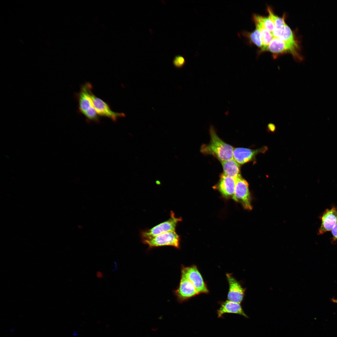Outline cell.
Here are the masks:
<instances>
[{"mask_svg": "<svg viewBox=\"0 0 337 337\" xmlns=\"http://www.w3.org/2000/svg\"><path fill=\"white\" fill-rule=\"evenodd\" d=\"M210 136V143L202 145L200 151L205 154L212 155L221 162L233 159L234 148L222 140L217 135L214 127L210 126L209 128Z\"/></svg>", "mask_w": 337, "mask_h": 337, "instance_id": "1", "label": "cell"}, {"mask_svg": "<svg viewBox=\"0 0 337 337\" xmlns=\"http://www.w3.org/2000/svg\"><path fill=\"white\" fill-rule=\"evenodd\" d=\"M142 240L143 243L150 248L163 246H171L177 248L180 247V237L175 231L167 232Z\"/></svg>", "mask_w": 337, "mask_h": 337, "instance_id": "2", "label": "cell"}, {"mask_svg": "<svg viewBox=\"0 0 337 337\" xmlns=\"http://www.w3.org/2000/svg\"><path fill=\"white\" fill-rule=\"evenodd\" d=\"M182 221L181 217H177L174 213L171 212L170 218L153 227L142 231L140 235L142 239L151 237L168 232L175 231L178 222Z\"/></svg>", "mask_w": 337, "mask_h": 337, "instance_id": "3", "label": "cell"}, {"mask_svg": "<svg viewBox=\"0 0 337 337\" xmlns=\"http://www.w3.org/2000/svg\"><path fill=\"white\" fill-rule=\"evenodd\" d=\"M266 51L271 52L274 58L280 54L289 53L292 55L294 59L297 61H300L303 60V57L300 54V49L275 37H274Z\"/></svg>", "mask_w": 337, "mask_h": 337, "instance_id": "4", "label": "cell"}, {"mask_svg": "<svg viewBox=\"0 0 337 337\" xmlns=\"http://www.w3.org/2000/svg\"><path fill=\"white\" fill-rule=\"evenodd\" d=\"M232 198L234 201L240 203L245 209L248 210L252 209L249 184L242 177L237 179L235 190Z\"/></svg>", "mask_w": 337, "mask_h": 337, "instance_id": "5", "label": "cell"}, {"mask_svg": "<svg viewBox=\"0 0 337 337\" xmlns=\"http://www.w3.org/2000/svg\"><path fill=\"white\" fill-rule=\"evenodd\" d=\"M181 272H183L192 283L198 294L207 293L208 290L203 278L195 265L182 266Z\"/></svg>", "mask_w": 337, "mask_h": 337, "instance_id": "6", "label": "cell"}, {"mask_svg": "<svg viewBox=\"0 0 337 337\" xmlns=\"http://www.w3.org/2000/svg\"><path fill=\"white\" fill-rule=\"evenodd\" d=\"M175 293L179 302H183L199 294L192 283L182 272L179 285Z\"/></svg>", "mask_w": 337, "mask_h": 337, "instance_id": "7", "label": "cell"}, {"mask_svg": "<svg viewBox=\"0 0 337 337\" xmlns=\"http://www.w3.org/2000/svg\"><path fill=\"white\" fill-rule=\"evenodd\" d=\"M91 96L93 106L98 115L109 118L114 121L120 117H125L124 113L112 111L106 102L96 97L92 92Z\"/></svg>", "mask_w": 337, "mask_h": 337, "instance_id": "8", "label": "cell"}, {"mask_svg": "<svg viewBox=\"0 0 337 337\" xmlns=\"http://www.w3.org/2000/svg\"><path fill=\"white\" fill-rule=\"evenodd\" d=\"M320 218L321 220V224L318 230V234L322 235L331 231L337 223V208L333 206L330 209H326Z\"/></svg>", "mask_w": 337, "mask_h": 337, "instance_id": "9", "label": "cell"}, {"mask_svg": "<svg viewBox=\"0 0 337 337\" xmlns=\"http://www.w3.org/2000/svg\"><path fill=\"white\" fill-rule=\"evenodd\" d=\"M226 276L229 285L228 300L240 304L243 299L245 289L232 274L227 273Z\"/></svg>", "mask_w": 337, "mask_h": 337, "instance_id": "10", "label": "cell"}, {"mask_svg": "<svg viewBox=\"0 0 337 337\" xmlns=\"http://www.w3.org/2000/svg\"><path fill=\"white\" fill-rule=\"evenodd\" d=\"M267 148L264 147L256 149H252L243 148L234 149L233 159L239 164H242L252 161L258 154L264 152Z\"/></svg>", "mask_w": 337, "mask_h": 337, "instance_id": "11", "label": "cell"}, {"mask_svg": "<svg viewBox=\"0 0 337 337\" xmlns=\"http://www.w3.org/2000/svg\"><path fill=\"white\" fill-rule=\"evenodd\" d=\"M92 87L90 83H86L82 86L79 93V108L83 114L91 108L94 107L91 96Z\"/></svg>", "mask_w": 337, "mask_h": 337, "instance_id": "12", "label": "cell"}, {"mask_svg": "<svg viewBox=\"0 0 337 337\" xmlns=\"http://www.w3.org/2000/svg\"><path fill=\"white\" fill-rule=\"evenodd\" d=\"M237 179L228 176L224 173L221 175L218 188L220 192L224 197H232Z\"/></svg>", "mask_w": 337, "mask_h": 337, "instance_id": "13", "label": "cell"}, {"mask_svg": "<svg viewBox=\"0 0 337 337\" xmlns=\"http://www.w3.org/2000/svg\"><path fill=\"white\" fill-rule=\"evenodd\" d=\"M274 37L285 41L300 49L298 42L290 28L286 24L278 29L274 28L272 33Z\"/></svg>", "mask_w": 337, "mask_h": 337, "instance_id": "14", "label": "cell"}, {"mask_svg": "<svg viewBox=\"0 0 337 337\" xmlns=\"http://www.w3.org/2000/svg\"><path fill=\"white\" fill-rule=\"evenodd\" d=\"M218 318H221L226 313L236 314L245 317L248 316L245 313L240 303L227 300L221 303L220 308L217 310Z\"/></svg>", "mask_w": 337, "mask_h": 337, "instance_id": "15", "label": "cell"}, {"mask_svg": "<svg viewBox=\"0 0 337 337\" xmlns=\"http://www.w3.org/2000/svg\"><path fill=\"white\" fill-rule=\"evenodd\" d=\"M252 20L255 25L258 27L260 32L262 44L261 51V52L266 51L274 37L264 26L261 20L260 15L254 14L252 15Z\"/></svg>", "mask_w": 337, "mask_h": 337, "instance_id": "16", "label": "cell"}, {"mask_svg": "<svg viewBox=\"0 0 337 337\" xmlns=\"http://www.w3.org/2000/svg\"><path fill=\"white\" fill-rule=\"evenodd\" d=\"M221 162L225 175L235 178L241 177L240 164L233 159Z\"/></svg>", "mask_w": 337, "mask_h": 337, "instance_id": "17", "label": "cell"}, {"mask_svg": "<svg viewBox=\"0 0 337 337\" xmlns=\"http://www.w3.org/2000/svg\"><path fill=\"white\" fill-rule=\"evenodd\" d=\"M256 28L254 31L249 32L243 31L241 32V34L244 37L247 38L249 43L256 45L261 49L262 47L260 34L258 27L255 25Z\"/></svg>", "mask_w": 337, "mask_h": 337, "instance_id": "18", "label": "cell"}, {"mask_svg": "<svg viewBox=\"0 0 337 337\" xmlns=\"http://www.w3.org/2000/svg\"><path fill=\"white\" fill-rule=\"evenodd\" d=\"M260 17L264 27L272 35L275 28V25L271 17L269 15L267 17L260 16Z\"/></svg>", "mask_w": 337, "mask_h": 337, "instance_id": "19", "label": "cell"}, {"mask_svg": "<svg viewBox=\"0 0 337 337\" xmlns=\"http://www.w3.org/2000/svg\"><path fill=\"white\" fill-rule=\"evenodd\" d=\"M84 115L90 120L95 121H97L98 120V115L94 107L86 111Z\"/></svg>", "mask_w": 337, "mask_h": 337, "instance_id": "20", "label": "cell"}, {"mask_svg": "<svg viewBox=\"0 0 337 337\" xmlns=\"http://www.w3.org/2000/svg\"><path fill=\"white\" fill-rule=\"evenodd\" d=\"M173 63L176 67L181 68L185 65V60L184 57L182 56L178 55L175 57Z\"/></svg>", "mask_w": 337, "mask_h": 337, "instance_id": "21", "label": "cell"}, {"mask_svg": "<svg viewBox=\"0 0 337 337\" xmlns=\"http://www.w3.org/2000/svg\"><path fill=\"white\" fill-rule=\"evenodd\" d=\"M332 235V239L334 241L337 240V223L331 231Z\"/></svg>", "mask_w": 337, "mask_h": 337, "instance_id": "22", "label": "cell"}, {"mask_svg": "<svg viewBox=\"0 0 337 337\" xmlns=\"http://www.w3.org/2000/svg\"><path fill=\"white\" fill-rule=\"evenodd\" d=\"M276 128L275 125L272 123H269L267 125V130L270 132H274L276 130Z\"/></svg>", "mask_w": 337, "mask_h": 337, "instance_id": "23", "label": "cell"}, {"mask_svg": "<svg viewBox=\"0 0 337 337\" xmlns=\"http://www.w3.org/2000/svg\"><path fill=\"white\" fill-rule=\"evenodd\" d=\"M96 276L97 277L99 278H102L103 277V273L100 271H98L96 273Z\"/></svg>", "mask_w": 337, "mask_h": 337, "instance_id": "24", "label": "cell"}, {"mask_svg": "<svg viewBox=\"0 0 337 337\" xmlns=\"http://www.w3.org/2000/svg\"><path fill=\"white\" fill-rule=\"evenodd\" d=\"M332 300L333 302L337 303V299L333 298Z\"/></svg>", "mask_w": 337, "mask_h": 337, "instance_id": "25", "label": "cell"}, {"mask_svg": "<svg viewBox=\"0 0 337 337\" xmlns=\"http://www.w3.org/2000/svg\"><path fill=\"white\" fill-rule=\"evenodd\" d=\"M13 330H14V328H12V329H11V330H10V331H11V330H12V331L11 332H13Z\"/></svg>", "mask_w": 337, "mask_h": 337, "instance_id": "26", "label": "cell"}]
</instances>
